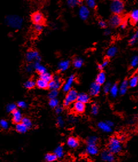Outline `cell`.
Returning a JSON list of instances; mask_svg holds the SVG:
<instances>
[{
    "mask_svg": "<svg viewBox=\"0 0 138 162\" xmlns=\"http://www.w3.org/2000/svg\"><path fill=\"white\" fill-rule=\"evenodd\" d=\"M4 23L12 29H20L23 26V19L21 16L17 14H9L5 17Z\"/></svg>",
    "mask_w": 138,
    "mask_h": 162,
    "instance_id": "1",
    "label": "cell"
},
{
    "mask_svg": "<svg viewBox=\"0 0 138 162\" xmlns=\"http://www.w3.org/2000/svg\"><path fill=\"white\" fill-rule=\"evenodd\" d=\"M108 150L113 154H117L120 153L122 150L121 141L115 136L111 138L108 144Z\"/></svg>",
    "mask_w": 138,
    "mask_h": 162,
    "instance_id": "2",
    "label": "cell"
},
{
    "mask_svg": "<svg viewBox=\"0 0 138 162\" xmlns=\"http://www.w3.org/2000/svg\"><path fill=\"white\" fill-rule=\"evenodd\" d=\"M110 9L113 14L121 15L124 11L125 5L122 0H111Z\"/></svg>",
    "mask_w": 138,
    "mask_h": 162,
    "instance_id": "3",
    "label": "cell"
},
{
    "mask_svg": "<svg viewBox=\"0 0 138 162\" xmlns=\"http://www.w3.org/2000/svg\"><path fill=\"white\" fill-rule=\"evenodd\" d=\"M26 60L29 62H34V61H39L41 60V56H40L39 52L35 50H30L26 52L25 54Z\"/></svg>",
    "mask_w": 138,
    "mask_h": 162,
    "instance_id": "4",
    "label": "cell"
},
{
    "mask_svg": "<svg viewBox=\"0 0 138 162\" xmlns=\"http://www.w3.org/2000/svg\"><path fill=\"white\" fill-rule=\"evenodd\" d=\"M78 93L75 90H70L66 95V97L64 100V105L65 107H68L70 104L77 100Z\"/></svg>",
    "mask_w": 138,
    "mask_h": 162,
    "instance_id": "5",
    "label": "cell"
},
{
    "mask_svg": "<svg viewBox=\"0 0 138 162\" xmlns=\"http://www.w3.org/2000/svg\"><path fill=\"white\" fill-rule=\"evenodd\" d=\"M90 9L86 5H80L78 10V14L81 20L83 21L88 20L90 17Z\"/></svg>",
    "mask_w": 138,
    "mask_h": 162,
    "instance_id": "6",
    "label": "cell"
},
{
    "mask_svg": "<svg viewBox=\"0 0 138 162\" xmlns=\"http://www.w3.org/2000/svg\"><path fill=\"white\" fill-rule=\"evenodd\" d=\"M123 20L124 19L122 18L121 15L113 14L110 18L108 23L111 27L116 28L120 25Z\"/></svg>",
    "mask_w": 138,
    "mask_h": 162,
    "instance_id": "7",
    "label": "cell"
},
{
    "mask_svg": "<svg viewBox=\"0 0 138 162\" xmlns=\"http://www.w3.org/2000/svg\"><path fill=\"white\" fill-rule=\"evenodd\" d=\"M101 159L103 162H113L115 161L114 154L108 150H104L101 152Z\"/></svg>",
    "mask_w": 138,
    "mask_h": 162,
    "instance_id": "8",
    "label": "cell"
},
{
    "mask_svg": "<svg viewBox=\"0 0 138 162\" xmlns=\"http://www.w3.org/2000/svg\"><path fill=\"white\" fill-rule=\"evenodd\" d=\"M61 86V81L59 76H55L54 79L48 83V88L52 90H57Z\"/></svg>",
    "mask_w": 138,
    "mask_h": 162,
    "instance_id": "9",
    "label": "cell"
},
{
    "mask_svg": "<svg viewBox=\"0 0 138 162\" xmlns=\"http://www.w3.org/2000/svg\"><path fill=\"white\" fill-rule=\"evenodd\" d=\"M31 20L34 24L42 23L44 21L43 14L40 12H36L31 16Z\"/></svg>",
    "mask_w": 138,
    "mask_h": 162,
    "instance_id": "10",
    "label": "cell"
},
{
    "mask_svg": "<svg viewBox=\"0 0 138 162\" xmlns=\"http://www.w3.org/2000/svg\"><path fill=\"white\" fill-rule=\"evenodd\" d=\"M86 109L85 104L80 102L79 101H76L74 103L73 105V110L76 114H82L84 112Z\"/></svg>",
    "mask_w": 138,
    "mask_h": 162,
    "instance_id": "11",
    "label": "cell"
},
{
    "mask_svg": "<svg viewBox=\"0 0 138 162\" xmlns=\"http://www.w3.org/2000/svg\"><path fill=\"white\" fill-rule=\"evenodd\" d=\"M86 152L90 155L94 156L98 154L99 152V149L96 145V144H87L86 148Z\"/></svg>",
    "mask_w": 138,
    "mask_h": 162,
    "instance_id": "12",
    "label": "cell"
},
{
    "mask_svg": "<svg viewBox=\"0 0 138 162\" xmlns=\"http://www.w3.org/2000/svg\"><path fill=\"white\" fill-rule=\"evenodd\" d=\"M101 87L100 85L98 84L97 83L95 82L91 84L90 88V93L92 96H96L99 94L100 92Z\"/></svg>",
    "mask_w": 138,
    "mask_h": 162,
    "instance_id": "13",
    "label": "cell"
},
{
    "mask_svg": "<svg viewBox=\"0 0 138 162\" xmlns=\"http://www.w3.org/2000/svg\"><path fill=\"white\" fill-rule=\"evenodd\" d=\"M74 81H75L74 75L70 76L68 77V79H67V81L66 82V83L64 84V85L63 87V90L64 92H68L69 91L71 90L72 85L73 84Z\"/></svg>",
    "mask_w": 138,
    "mask_h": 162,
    "instance_id": "14",
    "label": "cell"
},
{
    "mask_svg": "<svg viewBox=\"0 0 138 162\" xmlns=\"http://www.w3.org/2000/svg\"><path fill=\"white\" fill-rule=\"evenodd\" d=\"M12 113V120L13 123L16 124L21 123V120L23 119V115L21 111L17 109Z\"/></svg>",
    "mask_w": 138,
    "mask_h": 162,
    "instance_id": "15",
    "label": "cell"
},
{
    "mask_svg": "<svg viewBox=\"0 0 138 162\" xmlns=\"http://www.w3.org/2000/svg\"><path fill=\"white\" fill-rule=\"evenodd\" d=\"M97 127L100 130H101L102 131L104 132L109 133L112 131V127L109 126L106 123V122H103V121L99 122L97 124Z\"/></svg>",
    "mask_w": 138,
    "mask_h": 162,
    "instance_id": "16",
    "label": "cell"
},
{
    "mask_svg": "<svg viewBox=\"0 0 138 162\" xmlns=\"http://www.w3.org/2000/svg\"><path fill=\"white\" fill-rule=\"evenodd\" d=\"M90 100V96L86 93H81L80 94H78L77 95V101L81 102L84 104L88 103Z\"/></svg>",
    "mask_w": 138,
    "mask_h": 162,
    "instance_id": "17",
    "label": "cell"
},
{
    "mask_svg": "<svg viewBox=\"0 0 138 162\" xmlns=\"http://www.w3.org/2000/svg\"><path fill=\"white\" fill-rule=\"evenodd\" d=\"M34 70H37L40 74L44 73L46 72V68L41 65L39 61H34V63L33 64Z\"/></svg>",
    "mask_w": 138,
    "mask_h": 162,
    "instance_id": "18",
    "label": "cell"
},
{
    "mask_svg": "<svg viewBox=\"0 0 138 162\" xmlns=\"http://www.w3.org/2000/svg\"><path fill=\"white\" fill-rule=\"evenodd\" d=\"M67 145L71 148H75L79 145V141L77 139L74 137H69L67 140Z\"/></svg>",
    "mask_w": 138,
    "mask_h": 162,
    "instance_id": "19",
    "label": "cell"
},
{
    "mask_svg": "<svg viewBox=\"0 0 138 162\" xmlns=\"http://www.w3.org/2000/svg\"><path fill=\"white\" fill-rule=\"evenodd\" d=\"M69 65H70V61L69 60H63L61 61L58 64L57 68L59 70L64 72L68 69Z\"/></svg>",
    "mask_w": 138,
    "mask_h": 162,
    "instance_id": "20",
    "label": "cell"
},
{
    "mask_svg": "<svg viewBox=\"0 0 138 162\" xmlns=\"http://www.w3.org/2000/svg\"><path fill=\"white\" fill-rule=\"evenodd\" d=\"M130 19L131 21L134 24L137 23L138 21V9H134L130 13Z\"/></svg>",
    "mask_w": 138,
    "mask_h": 162,
    "instance_id": "21",
    "label": "cell"
},
{
    "mask_svg": "<svg viewBox=\"0 0 138 162\" xmlns=\"http://www.w3.org/2000/svg\"><path fill=\"white\" fill-rule=\"evenodd\" d=\"M106 80V74L104 72H100L97 76L96 79V83H97L99 85L103 84Z\"/></svg>",
    "mask_w": 138,
    "mask_h": 162,
    "instance_id": "22",
    "label": "cell"
},
{
    "mask_svg": "<svg viewBox=\"0 0 138 162\" xmlns=\"http://www.w3.org/2000/svg\"><path fill=\"white\" fill-rule=\"evenodd\" d=\"M54 154L56 155L57 158L61 159L63 157L64 155V148L61 145H59L57 147L55 150H54Z\"/></svg>",
    "mask_w": 138,
    "mask_h": 162,
    "instance_id": "23",
    "label": "cell"
},
{
    "mask_svg": "<svg viewBox=\"0 0 138 162\" xmlns=\"http://www.w3.org/2000/svg\"><path fill=\"white\" fill-rule=\"evenodd\" d=\"M128 86V84L127 80H124L121 83L119 88V93L121 95H124L127 92Z\"/></svg>",
    "mask_w": 138,
    "mask_h": 162,
    "instance_id": "24",
    "label": "cell"
},
{
    "mask_svg": "<svg viewBox=\"0 0 138 162\" xmlns=\"http://www.w3.org/2000/svg\"><path fill=\"white\" fill-rule=\"evenodd\" d=\"M117 49L116 46H111L107 49L106 52V55L108 58H112L115 56L116 54L117 53Z\"/></svg>",
    "mask_w": 138,
    "mask_h": 162,
    "instance_id": "25",
    "label": "cell"
},
{
    "mask_svg": "<svg viewBox=\"0 0 138 162\" xmlns=\"http://www.w3.org/2000/svg\"><path fill=\"white\" fill-rule=\"evenodd\" d=\"M36 85L40 89H46L48 88V83L40 78L36 81Z\"/></svg>",
    "mask_w": 138,
    "mask_h": 162,
    "instance_id": "26",
    "label": "cell"
},
{
    "mask_svg": "<svg viewBox=\"0 0 138 162\" xmlns=\"http://www.w3.org/2000/svg\"><path fill=\"white\" fill-rule=\"evenodd\" d=\"M15 128H16V130L17 131V132L21 133V134H24V133L26 132L28 130V128L25 125H23L21 122L16 124Z\"/></svg>",
    "mask_w": 138,
    "mask_h": 162,
    "instance_id": "27",
    "label": "cell"
},
{
    "mask_svg": "<svg viewBox=\"0 0 138 162\" xmlns=\"http://www.w3.org/2000/svg\"><path fill=\"white\" fill-rule=\"evenodd\" d=\"M138 83V74H134L132 76L129 81H128V85L132 88H134L136 86H137Z\"/></svg>",
    "mask_w": 138,
    "mask_h": 162,
    "instance_id": "28",
    "label": "cell"
},
{
    "mask_svg": "<svg viewBox=\"0 0 138 162\" xmlns=\"http://www.w3.org/2000/svg\"><path fill=\"white\" fill-rule=\"evenodd\" d=\"M81 0H66L67 4L70 8H74L81 5Z\"/></svg>",
    "mask_w": 138,
    "mask_h": 162,
    "instance_id": "29",
    "label": "cell"
},
{
    "mask_svg": "<svg viewBox=\"0 0 138 162\" xmlns=\"http://www.w3.org/2000/svg\"><path fill=\"white\" fill-rule=\"evenodd\" d=\"M83 60L80 57H76L73 61V65L76 68H80L83 65Z\"/></svg>",
    "mask_w": 138,
    "mask_h": 162,
    "instance_id": "30",
    "label": "cell"
},
{
    "mask_svg": "<svg viewBox=\"0 0 138 162\" xmlns=\"http://www.w3.org/2000/svg\"><path fill=\"white\" fill-rule=\"evenodd\" d=\"M57 158L54 153H48L45 156V160L47 162H54L57 160Z\"/></svg>",
    "mask_w": 138,
    "mask_h": 162,
    "instance_id": "31",
    "label": "cell"
},
{
    "mask_svg": "<svg viewBox=\"0 0 138 162\" xmlns=\"http://www.w3.org/2000/svg\"><path fill=\"white\" fill-rule=\"evenodd\" d=\"M40 78L46 81V82L49 83V81H50L52 79H53V77L48 72H45L44 73H42V74H40Z\"/></svg>",
    "mask_w": 138,
    "mask_h": 162,
    "instance_id": "32",
    "label": "cell"
},
{
    "mask_svg": "<svg viewBox=\"0 0 138 162\" xmlns=\"http://www.w3.org/2000/svg\"><path fill=\"white\" fill-rule=\"evenodd\" d=\"M86 5L90 9H94L96 7V0H84Z\"/></svg>",
    "mask_w": 138,
    "mask_h": 162,
    "instance_id": "33",
    "label": "cell"
},
{
    "mask_svg": "<svg viewBox=\"0 0 138 162\" xmlns=\"http://www.w3.org/2000/svg\"><path fill=\"white\" fill-rule=\"evenodd\" d=\"M138 32H136L130 38L129 40V44L131 46L135 45L138 41Z\"/></svg>",
    "mask_w": 138,
    "mask_h": 162,
    "instance_id": "34",
    "label": "cell"
},
{
    "mask_svg": "<svg viewBox=\"0 0 138 162\" xmlns=\"http://www.w3.org/2000/svg\"><path fill=\"white\" fill-rule=\"evenodd\" d=\"M118 92H119V89H118V87H117V84H114L113 85H111V87L110 88L109 92H110V94L112 97H115L117 96Z\"/></svg>",
    "mask_w": 138,
    "mask_h": 162,
    "instance_id": "35",
    "label": "cell"
},
{
    "mask_svg": "<svg viewBox=\"0 0 138 162\" xmlns=\"http://www.w3.org/2000/svg\"><path fill=\"white\" fill-rule=\"evenodd\" d=\"M35 85H36V82L32 80H28L24 83V87L26 89H32L34 88Z\"/></svg>",
    "mask_w": 138,
    "mask_h": 162,
    "instance_id": "36",
    "label": "cell"
},
{
    "mask_svg": "<svg viewBox=\"0 0 138 162\" xmlns=\"http://www.w3.org/2000/svg\"><path fill=\"white\" fill-rule=\"evenodd\" d=\"M21 122L23 124V125H25L28 128H30L32 125V123L31 120L28 117H23Z\"/></svg>",
    "mask_w": 138,
    "mask_h": 162,
    "instance_id": "37",
    "label": "cell"
},
{
    "mask_svg": "<svg viewBox=\"0 0 138 162\" xmlns=\"http://www.w3.org/2000/svg\"><path fill=\"white\" fill-rule=\"evenodd\" d=\"M17 110V105L14 103L9 104L6 107V110L8 112H13Z\"/></svg>",
    "mask_w": 138,
    "mask_h": 162,
    "instance_id": "38",
    "label": "cell"
},
{
    "mask_svg": "<svg viewBox=\"0 0 138 162\" xmlns=\"http://www.w3.org/2000/svg\"><path fill=\"white\" fill-rule=\"evenodd\" d=\"M49 105L52 108H56L59 105V101L56 98L50 99L49 101Z\"/></svg>",
    "mask_w": 138,
    "mask_h": 162,
    "instance_id": "39",
    "label": "cell"
},
{
    "mask_svg": "<svg viewBox=\"0 0 138 162\" xmlns=\"http://www.w3.org/2000/svg\"><path fill=\"white\" fill-rule=\"evenodd\" d=\"M59 94L58 91L56 90H52L48 94V97L50 99H55L57 97V95Z\"/></svg>",
    "mask_w": 138,
    "mask_h": 162,
    "instance_id": "40",
    "label": "cell"
},
{
    "mask_svg": "<svg viewBox=\"0 0 138 162\" xmlns=\"http://www.w3.org/2000/svg\"><path fill=\"white\" fill-rule=\"evenodd\" d=\"M0 127L3 130H7L9 128V123L6 120L2 119L0 120Z\"/></svg>",
    "mask_w": 138,
    "mask_h": 162,
    "instance_id": "41",
    "label": "cell"
},
{
    "mask_svg": "<svg viewBox=\"0 0 138 162\" xmlns=\"http://www.w3.org/2000/svg\"><path fill=\"white\" fill-rule=\"evenodd\" d=\"M97 141V138L95 136H91L88 138L87 140V144H96Z\"/></svg>",
    "mask_w": 138,
    "mask_h": 162,
    "instance_id": "42",
    "label": "cell"
},
{
    "mask_svg": "<svg viewBox=\"0 0 138 162\" xmlns=\"http://www.w3.org/2000/svg\"><path fill=\"white\" fill-rule=\"evenodd\" d=\"M138 64V56H134L131 61V65L132 67L135 68L136 67Z\"/></svg>",
    "mask_w": 138,
    "mask_h": 162,
    "instance_id": "43",
    "label": "cell"
},
{
    "mask_svg": "<svg viewBox=\"0 0 138 162\" xmlns=\"http://www.w3.org/2000/svg\"><path fill=\"white\" fill-rule=\"evenodd\" d=\"M43 25L42 23L34 24V29L36 32H41L43 30Z\"/></svg>",
    "mask_w": 138,
    "mask_h": 162,
    "instance_id": "44",
    "label": "cell"
},
{
    "mask_svg": "<svg viewBox=\"0 0 138 162\" xmlns=\"http://www.w3.org/2000/svg\"><path fill=\"white\" fill-rule=\"evenodd\" d=\"M57 124L59 127H63L64 125V120L62 117H58L57 119Z\"/></svg>",
    "mask_w": 138,
    "mask_h": 162,
    "instance_id": "45",
    "label": "cell"
},
{
    "mask_svg": "<svg viewBox=\"0 0 138 162\" xmlns=\"http://www.w3.org/2000/svg\"><path fill=\"white\" fill-rule=\"evenodd\" d=\"M99 112V107L96 104H93L91 108V113L93 115H96Z\"/></svg>",
    "mask_w": 138,
    "mask_h": 162,
    "instance_id": "46",
    "label": "cell"
},
{
    "mask_svg": "<svg viewBox=\"0 0 138 162\" xmlns=\"http://www.w3.org/2000/svg\"><path fill=\"white\" fill-rule=\"evenodd\" d=\"M111 87V84L110 83H107L106 84H105V85L103 87L104 92L106 93H108L110 92Z\"/></svg>",
    "mask_w": 138,
    "mask_h": 162,
    "instance_id": "47",
    "label": "cell"
},
{
    "mask_svg": "<svg viewBox=\"0 0 138 162\" xmlns=\"http://www.w3.org/2000/svg\"><path fill=\"white\" fill-rule=\"evenodd\" d=\"M108 61L107 60H104V61L102 63V64H99V65H98V68H99V70H102L104 68H105L106 67H107V66L108 65Z\"/></svg>",
    "mask_w": 138,
    "mask_h": 162,
    "instance_id": "48",
    "label": "cell"
},
{
    "mask_svg": "<svg viewBox=\"0 0 138 162\" xmlns=\"http://www.w3.org/2000/svg\"><path fill=\"white\" fill-rule=\"evenodd\" d=\"M98 25H99V26L101 28H103V29L106 28L107 26V23H106L105 21L102 20H100V21L98 22Z\"/></svg>",
    "mask_w": 138,
    "mask_h": 162,
    "instance_id": "49",
    "label": "cell"
},
{
    "mask_svg": "<svg viewBox=\"0 0 138 162\" xmlns=\"http://www.w3.org/2000/svg\"><path fill=\"white\" fill-rule=\"evenodd\" d=\"M17 106H18L20 108H25L27 106L26 103L23 101H20L17 103Z\"/></svg>",
    "mask_w": 138,
    "mask_h": 162,
    "instance_id": "50",
    "label": "cell"
},
{
    "mask_svg": "<svg viewBox=\"0 0 138 162\" xmlns=\"http://www.w3.org/2000/svg\"><path fill=\"white\" fill-rule=\"evenodd\" d=\"M33 70H34V68H33V64H29L26 67V70L29 73L32 72Z\"/></svg>",
    "mask_w": 138,
    "mask_h": 162,
    "instance_id": "51",
    "label": "cell"
},
{
    "mask_svg": "<svg viewBox=\"0 0 138 162\" xmlns=\"http://www.w3.org/2000/svg\"><path fill=\"white\" fill-rule=\"evenodd\" d=\"M127 25H128V22L127 20H123V21H122V23L120 24V25L119 26L120 27L121 29H125L127 26Z\"/></svg>",
    "mask_w": 138,
    "mask_h": 162,
    "instance_id": "52",
    "label": "cell"
},
{
    "mask_svg": "<svg viewBox=\"0 0 138 162\" xmlns=\"http://www.w3.org/2000/svg\"><path fill=\"white\" fill-rule=\"evenodd\" d=\"M63 111V108L61 107V106H57L55 108V111H56V113L57 114H61Z\"/></svg>",
    "mask_w": 138,
    "mask_h": 162,
    "instance_id": "53",
    "label": "cell"
},
{
    "mask_svg": "<svg viewBox=\"0 0 138 162\" xmlns=\"http://www.w3.org/2000/svg\"><path fill=\"white\" fill-rule=\"evenodd\" d=\"M111 29H108V28H105V29H104V35H106V36H109V35H110L111 34Z\"/></svg>",
    "mask_w": 138,
    "mask_h": 162,
    "instance_id": "54",
    "label": "cell"
},
{
    "mask_svg": "<svg viewBox=\"0 0 138 162\" xmlns=\"http://www.w3.org/2000/svg\"><path fill=\"white\" fill-rule=\"evenodd\" d=\"M106 123H107L109 126H110L111 127H112L114 125V123H113L112 121H111V120H108V121H106Z\"/></svg>",
    "mask_w": 138,
    "mask_h": 162,
    "instance_id": "55",
    "label": "cell"
},
{
    "mask_svg": "<svg viewBox=\"0 0 138 162\" xmlns=\"http://www.w3.org/2000/svg\"><path fill=\"white\" fill-rule=\"evenodd\" d=\"M69 121L71 122V123H75L76 121V119L73 117H70V119H69Z\"/></svg>",
    "mask_w": 138,
    "mask_h": 162,
    "instance_id": "56",
    "label": "cell"
},
{
    "mask_svg": "<svg viewBox=\"0 0 138 162\" xmlns=\"http://www.w3.org/2000/svg\"><path fill=\"white\" fill-rule=\"evenodd\" d=\"M120 141H124V140H125V137L124 136H120Z\"/></svg>",
    "mask_w": 138,
    "mask_h": 162,
    "instance_id": "57",
    "label": "cell"
}]
</instances>
